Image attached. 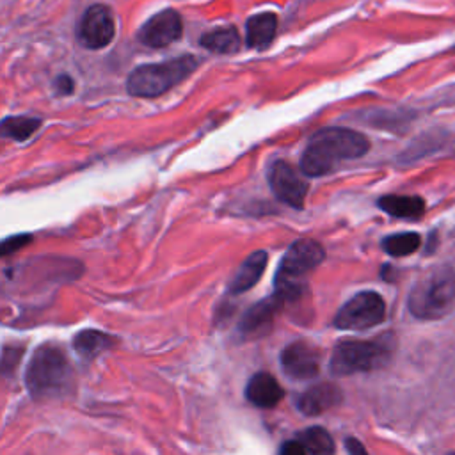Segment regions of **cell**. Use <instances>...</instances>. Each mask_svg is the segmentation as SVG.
Wrapping results in <instances>:
<instances>
[{
	"label": "cell",
	"mask_w": 455,
	"mask_h": 455,
	"mask_svg": "<svg viewBox=\"0 0 455 455\" xmlns=\"http://www.w3.org/2000/svg\"><path fill=\"white\" fill-rule=\"evenodd\" d=\"M339 400H341L339 387L331 382H323L304 391L297 402V407L300 409V412L307 416H316L338 405Z\"/></svg>",
	"instance_id": "14"
},
{
	"label": "cell",
	"mask_w": 455,
	"mask_h": 455,
	"mask_svg": "<svg viewBox=\"0 0 455 455\" xmlns=\"http://www.w3.org/2000/svg\"><path fill=\"white\" fill-rule=\"evenodd\" d=\"M382 277H384V279H391V277H395V268H393V267H387V265H384V270H382Z\"/></svg>",
	"instance_id": "26"
},
{
	"label": "cell",
	"mask_w": 455,
	"mask_h": 455,
	"mask_svg": "<svg viewBox=\"0 0 455 455\" xmlns=\"http://www.w3.org/2000/svg\"><path fill=\"white\" fill-rule=\"evenodd\" d=\"M281 366L291 379H313L320 370V352L307 341L290 343L281 354Z\"/></svg>",
	"instance_id": "11"
},
{
	"label": "cell",
	"mask_w": 455,
	"mask_h": 455,
	"mask_svg": "<svg viewBox=\"0 0 455 455\" xmlns=\"http://www.w3.org/2000/svg\"><path fill=\"white\" fill-rule=\"evenodd\" d=\"M283 395H284V391L279 386V382L267 371L254 373L249 379L247 387H245L247 400L261 409L275 407L281 402Z\"/></svg>",
	"instance_id": "13"
},
{
	"label": "cell",
	"mask_w": 455,
	"mask_h": 455,
	"mask_svg": "<svg viewBox=\"0 0 455 455\" xmlns=\"http://www.w3.org/2000/svg\"><path fill=\"white\" fill-rule=\"evenodd\" d=\"M286 299L275 291V295L256 302L252 307L247 309V313L242 316L238 329L245 338H258L263 336L274 322V316L279 313Z\"/></svg>",
	"instance_id": "12"
},
{
	"label": "cell",
	"mask_w": 455,
	"mask_h": 455,
	"mask_svg": "<svg viewBox=\"0 0 455 455\" xmlns=\"http://www.w3.org/2000/svg\"><path fill=\"white\" fill-rule=\"evenodd\" d=\"M199 60L180 55L164 62L137 66L126 78V91L135 98H156L194 73Z\"/></svg>",
	"instance_id": "4"
},
{
	"label": "cell",
	"mask_w": 455,
	"mask_h": 455,
	"mask_svg": "<svg viewBox=\"0 0 455 455\" xmlns=\"http://www.w3.org/2000/svg\"><path fill=\"white\" fill-rule=\"evenodd\" d=\"M295 441L300 444L302 453H332L334 441L329 432L322 427H311L297 434Z\"/></svg>",
	"instance_id": "21"
},
{
	"label": "cell",
	"mask_w": 455,
	"mask_h": 455,
	"mask_svg": "<svg viewBox=\"0 0 455 455\" xmlns=\"http://www.w3.org/2000/svg\"><path fill=\"white\" fill-rule=\"evenodd\" d=\"M386 316V304L377 291H361L345 302L334 316V325L343 331H361L379 325Z\"/></svg>",
	"instance_id": "7"
},
{
	"label": "cell",
	"mask_w": 455,
	"mask_h": 455,
	"mask_svg": "<svg viewBox=\"0 0 455 455\" xmlns=\"http://www.w3.org/2000/svg\"><path fill=\"white\" fill-rule=\"evenodd\" d=\"M325 251L315 240H297L283 256L275 274V291L286 300L302 291V279L323 261Z\"/></svg>",
	"instance_id": "5"
},
{
	"label": "cell",
	"mask_w": 455,
	"mask_h": 455,
	"mask_svg": "<svg viewBox=\"0 0 455 455\" xmlns=\"http://www.w3.org/2000/svg\"><path fill=\"white\" fill-rule=\"evenodd\" d=\"M41 126L39 117L32 116H9L0 121V139H9L16 142L28 140Z\"/></svg>",
	"instance_id": "20"
},
{
	"label": "cell",
	"mask_w": 455,
	"mask_h": 455,
	"mask_svg": "<svg viewBox=\"0 0 455 455\" xmlns=\"http://www.w3.org/2000/svg\"><path fill=\"white\" fill-rule=\"evenodd\" d=\"M116 343V338L98 331V329H84L80 332H76V336L73 338V348L75 352L82 357V359H94L100 354H103L105 350L112 348Z\"/></svg>",
	"instance_id": "17"
},
{
	"label": "cell",
	"mask_w": 455,
	"mask_h": 455,
	"mask_svg": "<svg viewBox=\"0 0 455 455\" xmlns=\"http://www.w3.org/2000/svg\"><path fill=\"white\" fill-rule=\"evenodd\" d=\"M391 357V345L384 339H343L331 357V371L338 377L357 371H370L382 366Z\"/></svg>",
	"instance_id": "6"
},
{
	"label": "cell",
	"mask_w": 455,
	"mask_h": 455,
	"mask_svg": "<svg viewBox=\"0 0 455 455\" xmlns=\"http://www.w3.org/2000/svg\"><path fill=\"white\" fill-rule=\"evenodd\" d=\"M379 208L398 219H419L425 212V201L419 196H382Z\"/></svg>",
	"instance_id": "18"
},
{
	"label": "cell",
	"mask_w": 455,
	"mask_h": 455,
	"mask_svg": "<svg viewBox=\"0 0 455 455\" xmlns=\"http://www.w3.org/2000/svg\"><path fill=\"white\" fill-rule=\"evenodd\" d=\"M116 20L114 12L105 4L89 5L76 25V37L87 50H101L114 41Z\"/></svg>",
	"instance_id": "8"
},
{
	"label": "cell",
	"mask_w": 455,
	"mask_h": 455,
	"mask_svg": "<svg viewBox=\"0 0 455 455\" xmlns=\"http://www.w3.org/2000/svg\"><path fill=\"white\" fill-rule=\"evenodd\" d=\"M267 261H268V256H267L265 251H256V252L249 254L243 259V263L238 267L233 279L229 281V291L231 293H243V291L251 290L259 281V277L263 275Z\"/></svg>",
	"instance_id": "16"
},
{
	"label": "cell",
	"mask_w": 455,
	"mask_h": 455,
	"mask_svg": "<svg viewBox=\"0 0 455 455\" xmlns=\"http://www.w3.org/2000/svg\"><path fill=\"white\" fill-rule=\"evenodd\" d=\"M268 185L274 196L291 208H302L307 194V181L288 162L275 160L268 167Z\"/></svg>",
	"instance_id": "9"
},
{
	"label": "cell",
	"mask_w": 455,
	"mask_h": 455,
	"mask_svg": "<svg viewBox=\"0 0 455 455\" xmlns=\"http://www.w3.org/2000/svg\"><path fill=\"white\" fill-rule=\"evenodd\" d=\"M30 240H32V235H28V233L12 235V236H7V238L0 240V258L14 254L16 251H20V249H23L25 245H28Z\"/></svg>",
	"instance_id": "23"
},
{
	"label": "cell",
	"mask_w": 455,
	"mask_h": 455,
	"mask_svg": "<svg viewBox=\"0 0 455 455\" xmlns=\"http://www.w3.org/2000/svg\"><path fill=\"white\" fill-rule=\"evenodd\" d=\"M421 238L418 233L407 231V233H396L389 235L382 240V249L391 256H407L419 249Z\"/></svg>",
	"instance_id": "22"
},
{
	"label": "cell",
	"mask_w": 455,
	"mask_h": 455,
	"mask_svg": "<svg viewBox=\"0 0 455 455\" xmlns=\"http://www.w3.org/2000/svg\"><path fill=\"white\" fill-rule=\"evenodd\" d=\"M407 306L421 320L446 316L455 307V272L450 267L428 268L411 288Z\"/></svg>",
	"instance_id": "3"
},
{
	"label": "cell",
	"mask_w": 455,
	"mask_h": 455,
	"mask_svg": "<svg viewBox=\"0 0 455 455\" xmlns=\"http://www.w3.org/2000/svg\"><path fill=\"white\" fill-rule=\"evenodd\" d=\"M183 34L181 14L174 9H164L153 14L140 28L139 41L149 48H165L176 43Z\"/></svg>",
	"instance_id": "10"
},
{
	"label": "cell",
	"mask_w": 455,
	"mask_h": 455,
	"mask_svg": "<svg viewBox=\"0 0 455 455\" xmlns=\"http://www.w3.org/2000/svg\"><path fill=\"white\" fill-rule=\"evenodd\" d=\"M199 44L213 53H233L240 48V34L233 25L217 27L204 32L199 39Z\"/></svg>",
	"instance_id": "19"
},
{
	"label": "cell",
	"mask_w": 455,
	"mask_h": 455,
	"mask_svg": "<svg viewBox=\"0 0 455 455\" xmlns=\"http://www.w3.org/2000/svg\"><path fill=\"white\" fill-rule=\"evenodd\" d=\"M277 32V16L272 11L252 14L245 23V43L249 48L263 50L270 46Z\"/></svg>",
	"instance_id": "15"
},
{
	"label": "cell",
	"mask_w": 455,
	"mask_h": 455,
	"mask_svg": "<svg viewBox=\"0 0 455 455\" xmlns=\"http://www.w3.org/2000/svg\"><path fill=\"white\" fill-rule=\"evenodd\" d=\"M25 382L36 400L69 395L75 386V371L64 348L55 343L39 345L28 361Z\"/></svg>",
	"instance_id": "2"
},
{
	"label": "cell",
	"mask_w": 455,
	"mask_h": 455,
	"mask_svg": "<svg viewBox=\"0 0 455 455\" xmlns=\"http://www.w3.org/2000/svg\"><path fill=\"white\" fill-rule=\"evenodd\" d=\"M370 149L368 139L348 128H323L316 132L300 158V172L322 176L345 160H354Z\"/></svg>",
	"instance_id": "1"
},
{
	"label": "cell",
	"mask_w": 455,
	"mask_h": 455,
	"mask_svg": "<svg viewBox=\"0 0 455 455\" xmlns=\"http://www.w3.org/2000/svg\"><path fill=\"white\" fill-rule=\"evenodd\" d=\"M347 450H348L350 453H366L364 446L359 444L355 439H347Z\"/></svg>",
	"instance_id": "25"
},
{
	"label": "cell",
	"mask_w": 455,
	"mask_h": 455,
	"mask_svg": "<svg viewBox=\"0 0 455 455\" xmlns=\"http://www.w3.org/2000/svg\"><path fill=\"white\" fill-rule=\"evenodd\" d=\"M55 89H57L59 94H64V96L71 94L73 89H75V82H73V78L69 75H59L55 78Z\"/></svg>",
	"instance_id": "24"
}]
</instances>
